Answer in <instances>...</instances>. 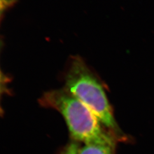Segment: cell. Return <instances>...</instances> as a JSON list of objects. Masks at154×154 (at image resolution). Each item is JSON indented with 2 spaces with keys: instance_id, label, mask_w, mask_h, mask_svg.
<instances>
[{
  "instance_id": "cell-1",
  "label": "cell",
  "mask_w": 154,
  "mask_h": 154,
  "mask_svg": "<svg viewBox=\"0 0 154 154\" xmlns=\"http://www.w3.org/2000/svg\"><path fill=\"white\" fill-rule=\"evenodd\" d=\"M44 107L58 111L66 121L75 140L85 144H95L115 148V140L102 127L101 122L91 110L65 89L45 93L39 99Z\"/></svg>"
},
{
  "instance_id": "cell-2",
  "label": "cell",
  "mask_w": 154,
  "mask_h": 154,
  "mask_svg": "<svg viewBox=\"0 0 154 154\" xmlns=\"http://www.w3.org/2000/svg\"><path fill=\"white\" fill-rule=\"evenodd\" d=\"M97 116L103 125L117 131L111 107L99 80L79 57L74 58L65 77V88Z\"/></svg>"
},
{
  "instance_id": "cell-3",
  "label": "cell",
  "mask_w": 154,
  "mask_h": 154,
  "mask_svg": "<svg viewBox=\"0 0 154 154\" xmlns=\"http://www.w3.org/2000/svg\"><path fill=\"white\" fill-rule=\"evenodd\" d=\"M78 154H114V149L103 146L85 144L79 149Z\"/></svg>"
},
{
  "instance_id": "cell-4",
  "label": "cell",
  "mask_w": 154,
  "mask_h": 154,
  "mask_svg": "<svg viewBox=\"0 0 154 154\" xmlns=\"http://www.w3.org/2000/svg\"><path fill=\"white\" fill-rule=\"evenodd\" d=\"M79 149V147L77 143L72 142L65 147L60 154H78Z\"/></svg>"
},
{
  "instance_id": "cell-5",
  "label": "cell",
  "mask_w": 154,
  "mask_h": 154,
  "mask_svg": "<svg viewBox=\"0 0 154 154\" xmlns=\"http://www.w3.org/2000/svg\"><path fill=\"white\" fill-rule=\"evenodd\" d=\"M14 1L15 0H0V16L6 10L14 5Z\"/></svg>"
},
{
  "instance_id": "cell-6",
  "label": "cell",
  "mask_w": 154,
  "mask_h": 154,
  "mask_svg": "<svg viewBox=\"0 0 154 154\" xmlns=\"http://www.w3.org/2000/svg\"><path fill=\"white\" fill-rule=\"evenodd\" d=\"M4 78L1 75V73L0 72V103H1V96L3 93V90H4ZM1 112V105H0V113Z\"/></svg>"
}]
</instances>
